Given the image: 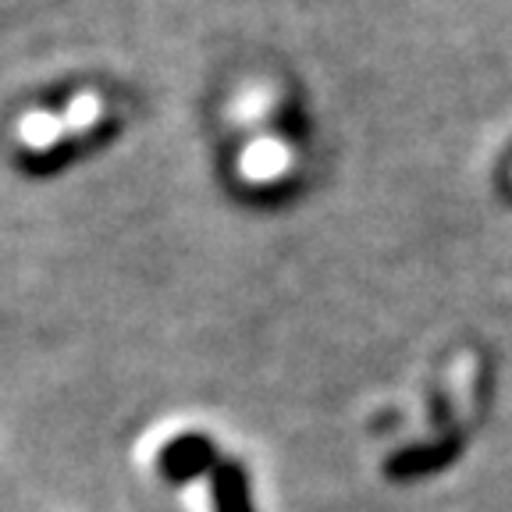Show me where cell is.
<instances>
[{"label": "cell", "mask_w": 512, "mask_h": 512, "mask_svg": "<svg viewBox=\"0 0 512 512\" xmlns=\"http://www.w3.org/2000/svg\"><path fill=\"white\" fill-rule=\"evenodd\" d=\"M459 452V441H438V445H413L406 448V452H399V456L388 459V477L395 480H413V477H424V473H434L441 470V466H448L452 459H456Z\"/></svg>", "instance_id": "1"}, {"label": "cell", "mask_w": 512, "mask_h": 512, "mask_svg": "<svg viewBox=\"0 0 512 512\" xmlns=\"http://www.w3.org/2000/svg\"><path fill=\"white\" fill-rule=\"evenodd\" d=\"M221 498H224V512H246V488H242L239 470L221 473Z\"/></svg>", "instance_id": "2"}]
</instances>
